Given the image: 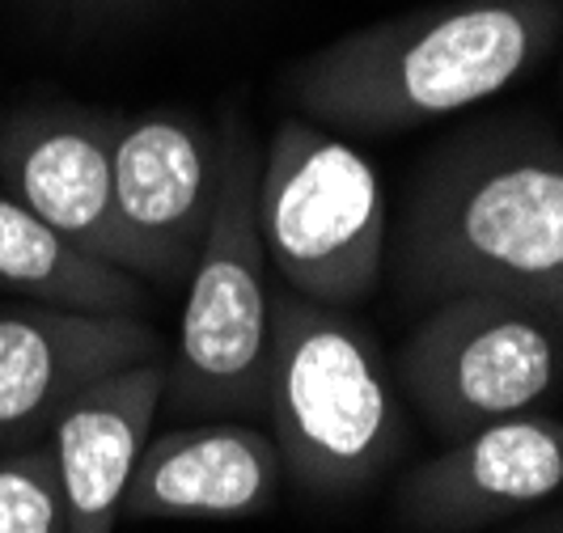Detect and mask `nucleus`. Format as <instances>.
<instances>
[{
  "label": "nucleus",
  "instance_id": "ddd939ff",
  "mask_svg": "<svg viewBox=\"0 0 563 533\" xmlns=\"http://www.w3.org/2000/svg\"><path fill=\"white\" fill-rule=\"evenodd\" d=\"M0 288L59 309L136 313L148 309V288L132 271L111 267L64 242L47 221L0 191Z\"/></svg>",
  "mask_w": 563,
  "mask_h": 533
},
{
  "label": "nucleus",
  "instance_id": "7ed1b4c3",
  "mask_svg": "<svg viewBox=\"0 0 563 533\" xmlns=\"http://www.w3.org/2000/svg\"><path fill=\"white\" fill-rule=\"evenodd\" d=\"M267 432L284 478L313 500L368 491L407 449L398 381L377 338L352 309L272 292Z\"/></svg>",
  "mask_w": 563,
  "mask_h": 533
},
{
  "label": "nucleus",
  "instance_id": "9b49d317",
  "mask_svg": "<svg viewBox=\"0 0 563 533\" xmlns=\"http://www.w3.org/2000/svg\"><path fill=\"white\" fill-rule=\"evenodd\" d=\"M284 482L263 423L203 420L148 436L123 491V521H246L272 512Z\"/></svg>",
  "mask_w": 563,
  "mask_h": 533
},
{
  "label": "nucleus",
  "instance_id": "423d86ee",
  "mask_svg": "<svg viewBox=\"0 0 563 533\" xmlns=\"http://www.w3.org/2000/svg\"><path fill=\"white\" fill-rule=\"evenodd\" d=\"M560 377V313L496 292H457L423 306L395 368L407 402L441 441L538 411Z\"/></svg>",
  "mask_w": 563,
  "mask_h": 533
},
{
  "label": "nucleus",
  "instance_id": "4468645a",
  "mask_svg": "<svg viewBox=\"0 0 563 533\" xmlns=\"http://www.w3.org/2000/svg\"><path fill=\"white\" fill-rule=\"evenodd\" d=\"M0 533H68L56 453L47 441L0 453Z\"/></svg>",
  "mask_w": 563,
  "mask_h": 533
},
{
  "label": "nucleus",
  "instance_id": "f8f14e48",
  "mask_svg": "<svg viewBox=\"0 0 563 533\" xmlns=\"http://www.w3.org/2000/svg\"><path fill=\"white\" fill-rule=\"evenodd\" d=\"M166 356L102 377L64 411L47 436L56 453L68 533H114L123 491L162 415Z\"/></svg>",
  "mask_w": 563,
  "mask_h": 533
},
{
  "label": "nucleus",
  "instance_id": "f257e3e1",
  "mask_svg": "<svg viewBox=\"0 0 563 533\" xmlns=\"http://www.w3.org/2000/svg\"><path fill=\"white\" fill-rule=\"evenodd\" d=\"M395 280L411 306L496 292L563 318V141L496 119L437 144L402 199Z\"/></svg>",
  "mask_w": 563,
  "mask_h": 533
},
{
  "label": "nucleus",
  "instance_id": "2eb2a0df",
  "mask_svg": "<svg viewBox=\"0 0 563 533\" xmlns=\"http://www.w3.org/2000/svg\"><path fill=\"white\" fill-rule=\"evenodd\" d=\"M512 533H563V504L555 508H542L538 517H530V521H521Z\"/></svg>",
  "mask_w": 563,
  "mask_h": 533
},
{
  "label": "nucleus",
  "instance_id": "dca6fc26",
  "mask_svg": "<svg viewBox=\"0 0 563 533\" xmlns=\"http://www.w3.org/2000/svg\"><path fill=\"white\" fill-rule=\"evenodd\" d=\"M89 4H114V0H89Z\"/></svg>",
  "mask_w": 563,
  "mask_h": 533
},
{
  "label": "nucleus",
  "instance_id": "f03ea898",
  "mask_svg": "<svg viewBox=\"0 0 563 533\" xmlns=\"http://www.w3.org/2000/svg\"><path fill=\"white\" fill-rule=\"evenodd\" d=\"M560 43L563 0H437L313 47L284 98L327 132H411L500 98Z\"/></svg>",
  "mask_w": 563,
  "mask_h": 533
},
{
  "label": "nucleus",
  "instance_id": "39448f33",
  "mask_svg": "<svg viewBox=\"0 0 563 533\" xmlns=\"http://www.w3.org/2000/svg\"><path fill=\"white\" fill-rule=\"evenodd\" d=\"M258 233L284 288L335 309L377 292L390 254V208L361 148L284 114L258 162Z\"/></svg>",
  "mask_w": 563,
  "mask_h": 533
},
{
  "label": "nucleus",
  "instance_id": "1a4fd4ad",
  "mask_svg": "<svg viewBox=\"0 0 563 533\" xmlns=\"http://www.w3.org/2000/svg\"><path fill=\"white\" fill-rule=\"evenodd\" d=\"M111 187L119 221L148 258V284L191 280L221 187V136L183 111L119 114Z\"/></svg>",
  "mask_w": 563,
  "mask_h": 533
},
{
  "label": "nucleus",
  "instance_id": "20e7f679",
  "mask_svg": "<svg viewBox=\"0 0 563 533\" xmlns=\"http://www.w3.org/2000/svg\"><path fill=\"white\" fill-rule=\"evenodd\" d=\"M221 187L196 254L162 411L174 420H246L267 427L272 284L258 233L263 148L242 114L221 123Z\"/></svg>",
  "mask_w": 563,
  "mask_h": 533
},
{
  "label": "nucleus",
  "instance_id": "9d476101",
  "mask_svg": "<svg viewBox=\"0 0 563 533\" xmlns=\"http://www.w3.org/2000/svg\"><path fill=\"white\" fill-rule=\"evenodd\" d=\"M563 491V420L508 415L475 427L398 478L395 512L416 533H479Z\"/></svg>",
  "mask_w": 563,
  "mask_h": 533
},
{
  "label": "nucleus",
  "instance_id": "0eeeda50",
  "mask_svg": "<svg viewBox=\"0 0 563 533\" xmlns=\"http://www.w3.org/2000/svg\"><path fill=\"white\" fill-rule=\"evenodd\" d=\"M114 111L34 102L0 119V191L56 229L64 242L148 280V258L114 212Z\"/></svg>",
  "mask_w": 563,
  "mask_h": 533
},
{
  "label": "nucleus",
  "instance_id": "6e6552de",
  "mask_svg": "<svg viewBox=\"0 0 563 533\" xmlns=\"http://www.w3.org/2000/svg\"><path fill=\"white\" fill-rule=\"evenodd\" d=\"M157 356L162 338L136 313L0 306V453L47 441L89 386Z\"/></svg>",
  "mask_w": 563,
  "mask_h": 533
}]
</instances>
